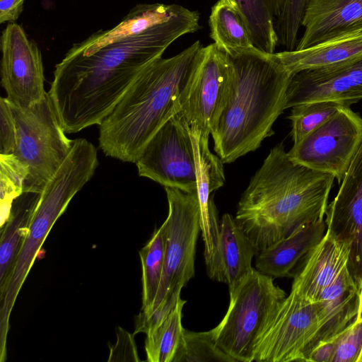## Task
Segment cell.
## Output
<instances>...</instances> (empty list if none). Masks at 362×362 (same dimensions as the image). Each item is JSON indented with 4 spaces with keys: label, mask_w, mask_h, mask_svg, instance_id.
Segmentation results:
<instances>
[{
    "label": "cell",
    "mask_w": 362,
    "mask_h": 362,
    "mask_svg": "<svg viewBox=\"0 0 362 362\" xmlns=\"http://www.w3.org/2000/svg\"><path fill=\"white\" fill-rule=\"evenodd\" d=\"M199 21L197 11L185 7L172 18L89 56L65 54L47 92L64 132L100 125L143 70L180 37L197 31Z\"/></svg>",
    "instance_id": "6da1fadb"
},
{
    "label": "cell",
    "mask_w": 362,
    "mask_h": 362,
    "mask_svg": "<svg viewBox=\"0 0 362 362\" xmlns=\"http://www.w3.org/2000/svg\"><path fill=\"white\" fill-rule=\"evenodd\" d=\"M334 179L295 162L279 143L243 193L235 219L263 250L302 224L325 218Z\"/></svg>",
    "instance_id": "7a4b0ae2"
},
{
    "label": "cell",
    "mask_w": 362,
    "mask_h": 362,
    "mask_svg": "<svg viewBox=\"0 0 362 362\" xmlns=\"http://www.w3.org/2000/svg\"><path fill=\"white\" fill-rule=\"evenodd\" d=\"M228 57V88L211 131L214 151L223 163L255 151L274 134L273 124L286 110L292 76L276 53L255 47Z\"/></svg>",
    "instance_id": "3957f363"
},
{
    "label": "cell",
    "mask_w": 362,
    "mask_h": 362,
    "mask_svg": "<svg viewBox=\"0 0 362 362\" xmlns=\"http://www.w3.org/2000/svg\"><path fill=\"white\" fill-rule=\"evenodd\" d=\"M203 46L146 66L99 127V146L123 162L136 163L157 131L181 108Z\"/></svg>",
    "instance_id": "277c9868"
},
{
    "label": "cell",
    "mask_w": 362,
    "mask_h": 362,
    "mask_svg": "<svg viewBox=\"0 0 362 362\" xmlns=\"http://www.w3.org/2000/svg\"><path fill=\"white\" fill-rule=\"evenodd\" d=\"M191 132L179 111L149 140L135 163L140 176L187 192L224 185L223 162Z\"/></svg>",
    "instance_id": "5b68a950"
},
{
    "label": "cell",
    "mask_w": 362,
    "mask_h": 362,
    "mask_svg": "<svg viewBox=\"0 0 362 362\" xmlns=\"http://www.w3.org/2000/svg\"><path fill=\"white\" fill-rule=\"evenodd\" d=\"M274 277L253 268L230 293V303L221 322L212 332L216 344L235 361H254L257 343L286 297Z\"/></svg>",
    "instance_id": "8992f818"
},
{
    "label": "cell",
    "mask_w": 362,
    "mask_h": 362,
    "mask_svg": "<svg viewBox=\"0 0 362 362\" xmlns=\"http://www.w3.org/2000/svg\"><path fill=\"white\" fill-rule=\"evenodd\" d=\"M8 101L17 128V146L13 154L27 171L23 192L41 193L74 140L66 136L47 92L28 108Z\"/></svg>",
    "instance_id": "52a82bcc"
},
{
    "label": "cell",
    "mask_w": 362,
    "mask_h": 362,
    "mask_svg": "<svg viewBox=\"0 0 362 362\" xmlns=\"http://www.w3.org/2000/svg\"><path fill=\"white\" fill-rule=\"evenodd\" d=\"M165 189L168 214L163 223L165 233L164 267L150 314L166 297L181 290L194 276L196 246L201 230L197 192H187L168 187Z\"/></svg>",
    "instance_id": "ba28073f"
},
{
    "label": "cell",
    "mask_w": 362,
    "mask_h": 362,
    "mask_svg": "<svg viewBox=\"0 0 362 362\" xmlns=\"http://www.w3.org/2000/svg\"><path fill=\"white\" fill-rule=\"evenodd\" d=\"M322 305L291 291L262 333L254 361L310 362L315 337L322 326Z\"/></svg>",
    "instance_id": "9c48e42d"
},
{
    "label": "cell",
    "mask_w": 362,
    "mask_h": 362,
    "mask_svg": "<svg viewBox=\"0 0 362 362\" xmlns=\"http://www.w3.org/2000/svg\"><path fill=\"white\" fill-rule=\"evenodd\" d=\"M361 143L362 118L344 105L293 145L288 155L296 163L332 175L340 184Z\"/></svg>",
    "instance_id": "30bf717a"
},
{
    "label": "cell",
    "mask_w": 362,
    "mask_h": 362,
    "mask_svg": "<svg viewBox=\"0 0 362 362\" xmlns=\"http://www.w3.org/2000/svg\"><path fill=\"white\" fill-rule=\"evenodd\" d=\"M74 197L71 191L59 183L47 185L39 202L28 233L4 287L0 291V361L6 358V340L9 319L18 293L53 225L64 212Z\"/></svg>",
    "instance_id": "8fae6325"
},
{
    "label": "cell",
    "mask_w": 362,
    "mask_h": 362,
    "mask_svg": "<svg viewBox=\"0 0 362 362\" xmlns=\"http://www.w3.org/2000/svg\"><path fill=\"white\" fill-rule=\"evenodd\" d=\"M230 76L228 55L214 43L203 47L188 93L179 112L192 133L209 141L223 104Z\"/></svg>",
    "instance_id": "7c38bea8"
},
{
    "label": "cell",
    "mask_w": 362,
    "mask_h": 362,
    "mask_svg": "<svg viewBox=\"0 0 362 362\" xmlns=\"http://www.w3.org/2000/svg\"><path fill=\"white\" fill-rule=\"evenodd\" d=\"M0 47L1 83L7 93L6 98L21 107H30L47 93L39 47L15 22H9L3 30Z\"/></svg>",
    "instance_id": "4fadbf2b"
},
{
    "label": "cell",
    "mask_w": 362,
    "mask_h": 362,
    "mask_svg": "<svg viewBox=\"0 0 362 362\" xmlns=\"http://www.w3.org/2000/svg\"><path fill=\"white\" fill-rule=\"evenodd\" d=\"M362 100V54L349 60L292 75L286 109L318 101H336L346 105Z\"/></svg>",
    "instance_id": "5bb4252c"
},
{
    "label": "cell",
    "mask_w": 362,
    "mask_h": 362,
    "mask_svg": "<svg viewBox=\"0 0 362 362\" xmlns=\"http://www.w3.org/2000/svg\"><path fill=\"white\" fill-rule=\"evenodd\" d=\"M327 231L346 243L349 269L358 286L362 280V143L325 216Z\"/></svg>",
    "instance_id": "9a60e30c"
},
{
    "label": "cell",
    "mask_w": 362,
    "mask_h": 362,
    "mask_svg": "<svg viewBox=\"0 0 362 362\" xmlns=\"http://www.w3.org/2000/svg\"><path fill=\"white\" fill-rule=\"evenodd\" d=\"M349 245L326 230L296 267L291 291L310 302H317L327 286L349 269Z\"/></svg>",
    "instance_id": "2e32d148"
},
{
    "label": "cell",
    "mask_w": 362,
    "mask_h": 362,
    "mask_svg": "<svg viewBox=\"0 0 362 362\" xmlns=\"http://www.w3.org/2000/svg\"><path fill=\"white\" fill-rule=\"evenodd\" d=\"M295 49L362 32V0H306Z\"/></svg>",
    "instance_id": "e0dca14e"
},
{
    "label": "cell",
    "mask_w": 362,
    "mask_h": 362,
    "mask_svg": "<svg viewBox=\"0 0 362 362\" xmlns=\"http://www.w3.org/2000/svg\"><path fill=\"white\" fill-rule=\"evenodd\" d=\"M258 251L235 218L225 214L220 221L216 252L205 260L207 275L226 284L230 293L251 273L252 260Z\"/></svg>",
    "instance_id": "ac0fdd59"
},
{
    "label": "cell",
    "mask_w": 362,
    "mask_h": 362,
    "mask_svg": "<svg viewBox=\"0 0 362 362\" xmlns=\"http://www.w3.org/2000/svg\"><path fill=\"white\" fill-rule=\"evenodd\" d=\"M326 230L325 218L302 224L286 237L259 250L255 256L256 269L274 278H293L298 265Z\"/></svg>",
    "instance_id": "d6986e66"
},
{
    "label": "cell",
    "mask_w": 362,
    "mask_h": 362,
    "mask_svg": "<svg viewBox=\"0 0 362 362\" xmlns=\"http://www.w3.org/2000/svg\"><path fill=\"white\" fill-rule=\"evenodd\" d=\"M184 8L177 4H138L115 27L99 30L82 42L74 44L66 54L89 56L110 44L138 35L170 19Z\"/></svg>",
    "instance_id": "ffe728a7"
},
{
    "label": "cell",
    "mask_w": 362,
    "mask_h": 362,
    "mask_svg": "<svg viewBox=\"0 0 362 362\" xmlns=\"http://www.w3.org/2000/svg\"><path fill=\"white\" fill-rule=\"evenodd\" d=\"M318 301L322 305V322L311 352L317 344L336 337L358 314V287L349 269L324 289Z\"/></svg>",
    "instance_id": "44dd1931"
},
{
    "label": "cell",
    "mask_w": 362,
    "mask_h": 362,
    "mask_svg": "<svg viewBox=\"0 0 362 362\" xmlns=\"http://www.w3.org/2000/svg\"><path fill=\"white\" fill-rule=\"evenodd\" d=\"M276 54L292 75L303 70L337 64L362 54V32Z\"/></svg>",
    "instance_id": "7402d4cb"
},
{
    "label": "cell",
    "mask_w": 362,
    "mask_h": 362,
    "mask_svg": "<svg viewBox=\"0 0 362 362\" xmlns=\"http://www.w3.org/2000/svg\"><path fill=\"white\" fill-rule=\"evenodd\" d=\"M40 197V193L23 192L13 201L8 220L1 226L0 291L13 271Z\"/></svg>",
    "instance_id": "603a6c76"
},
{
    "label": "cell",
    "mask_w": 362,
    "mask_h": 362,
    "mask_svg": "<svg viewBox=\"0 0 362 362\" xmlns=\"http://www.w3.org/2000/svg\"><path fill=\"white\" fill-rule=\"evenodd\" d=\"M210 37L216 47L229 56L254 47L245 21L229 0H219L209 16Z\"/></svg>",
    "instance_id": "cb8c5ba5"
},
{
    "label": "cell",
    "mask_w": 362,
    "mask_h": 362,
    "mask_svg": "<svg viewBox=\"0 0 362 362\" xmlns=\"http://www.w3.org/2000/svg\"><path fill=\"white\" fill-rule=\"evenodd\" d=\"M241 13L254 46L275 53L278 37L275 22L281 14L284 0H229Z\"/></svg>",
    "instance_id": "d4e9b609"
},
{
    "label": "cell",
    "mask_w": 362,
    "mask_h": 362,
    "mask_svg": "<svg viewBox=\"0 0 362 362\" xmlns=\"http://www.w3.org/2000/svg\"><path fill=\"white\" fill-rule=\"evenodd\" d=\"M142 268V307L139 315L150 314L162 279L165 259L164 226L156 228L151 239L140 250Z\"/></svg>",
    "instance_id": "484cf974"
},
{
    "label": "cell",
    "mask_w": 362,
    "mask_h": 362,
    "mask_svg": "<svg viewBox=\"0 0 362 362\" xmlns=\"http://www.w3.org/2000/svg\"><path fill=\"white\" fill-rule=\"evenodd\" d=\"M186 300L180 298L175 310L156 328L146 334L145 351L149 362H173L184 328L182 310Z\"/></svg>",
    "instance_id": "4316f807"
},
{
    "label": "cell",
    "mask_w": 362,
    "mask_h": 362,
    "mask_svg": "<svg viewBox=\"0 0 362 362\" xmlns=\"http://www.w3.org/2000/svg\"><path fill=\"white\" fill-rule=\"evenodd\" d=\"M344 105L336 101H318L292 107L288 119L291 121L293 145L317 129Z\"/></svg>",
    "instance_id": "83f0119b"
},
{
    "label": "cell",
    "mask_w": 362,
    "mask_h": 362,
    "mask_svg": "<svg viewBox=\"0 0 362 362\" xmlns=\"http://www.w3.org/2000/svg\"><path fill=\"white\" fill-rule=\"evenodd\" d=\"M236 362L215 342L212 330L195 332L184 329L173 362Z\"/></svg>",
    "instance_id": "f1b7e54d"
},
{
    "label": "cell",
    "mask_w": 362,
    "mask_h": 362,
    "mask_svg": "<svg viewBox=\"0 0 362 362\" xmlns=\"http://www.w3.org/2000/svg\"><path fill=\"white\" fill-rule=\"evenodd\" d=\"M27 171L14 154H0L1 225L8 220L13 201L23 193Z\"/></svg>",
    "instance_id": "f546056e"
},
{
    "label": "cell",
    "mask_w": 362,
    "mask_h": 362,
    "mask_svg": "<svg viewBox=\"0 0 362 362\" xmlns=\"http://www.w3.org/2000/svg\"><path fill=\"white\" fill-rule=\"evenodd\" d=\"M306 0H284L282 11L275 22L278 44L287 50H294L301 26Z\"/></svg>",
    "instance_id": "4dcf8cb0"
},
{
    "label": "cell",
    "mask_w": 362,
    "mask_h": 362,
    "mask_svg": "<svg viewBox=\"0 0 362 362\" xmlns=\"http://www.w3.org/2000/svg\"><path fill=\"white\" fill-rule=\"evenodd\" d=\"M332 362H356L362 349V317L355 319L335 337Z\"/></svg>",
    "instance_id": "1f68e13d"
},
{
    "label": "cell",
    "mask_w": 362,
    "mask_h": 362,
    "mask_svg": "<svg viewBox=\"0 0 362 362\" xmlns=\"http://www.w3.org/2000/svg\"><path fill=\"white\" fill-rule=\"evenodd\" d=\"M181 290L173 292L166 297L147 317L138 316L134 334L138 332L148 334L160 325L175 310L180 300Z\"/></svg>",
    "instance_id": "d6a6232c"
},
{
    "label": "cell",
    "mask_w": 362,
    "mask_h": 362,
    "mask_svg": "<svg viewBox=\"0 0 362 362\" xmlns=\"http://www.w3.org/2000/svg\"><path fill=\"white\" fill-rule=\"evenodd\" d=\"M17 146L16 121L6 97L0 99V154H13Z\"/></svg>",
    "instance_id": "836d02e7"
},
{
    "label": "cell",
    "mask_w": 362,
    "mask_h": 362,
    "mask_svg": "<svg viewBox=\"0 0 362 362\" xmlns=\"http://www.w3.org/2000/svg\"><path fill=\"white\" fill-rule=\"evenodd\" d=\"M25 0H0V23L15 22L23 9Z\"/></svg>",
    "instance_id": "e575fe53"
},
{
    "label": "cell",
    "mask_w": 362,
    "mask_h": 362,
    "mask_svg": "<svg viewBox=\"0 0 362 362\" xmlns=\"http://www.w3.org/2000/svg\"><path fill=\"white\" fill-rule=\"evenodd\" d=\"M359 307L357 315L362 317V280L358 284Z\"/></svg>",
    "instance_id": "d590c367"
},
{
    "label": "cell",
    "mask_w": 362,
    "mask_h": 362,
    "mask_svg": "<svg viewBox=\"0 0 362 362\" xmlns=\"http://www.w3.org/2000/svg\"><path fill=\"white\" fill-rule=\"evenodd\" d=\"M356 362H362V349L361 350L360 354L358 356V358Z\"/></svg>",
    "instance_id": "8d00e7d4"
}]
</instances>
